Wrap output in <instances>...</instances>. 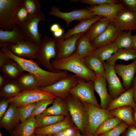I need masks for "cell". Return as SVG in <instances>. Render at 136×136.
<instances>
[{"mask_svg": "<svg viewBox=\"0 0 136 136\" xmlns=\"http://www.w3.org/2000/svg\"><path fill=\"white\" fill-rule=\"evenodd\" d=\"M1 49L11 59L17 62L24 71L34 75L38 82V88L48 87L65 77L67 71H61L53 73L43 69L32 59H27L19 57L14 54L8 49L6 44L0 45Z\"/></svg>", "mask_w": 136, "mask_h": 136, "instance_id": "obj_1", "label": "cell"}, {"mask_svg": "<svg viewBox=\"0 0 136 136\" xmlns=\"http://www.w3.org/2000/svg\"><path fill=\"white\" fill-rule=\"evenodd\" d=\"M53 67L55 70L68 71L86 81H94L99 77L88 69L84 64L83 58L78 55L76 51L71 56L66 58L54 59L51 62Z\"/></svg>", "mask_w": 136, "mask_h": 136, "instance_id": "obj_2", "label": "cell"}, {"mask_svg": "<svg viewBox=\"0 0 136 136\" xmlns=\"http://www.w3.org/2000/svg\"><path fill=\"white\" fill-rule=\"evenodd\" d=\"M65 100L68 108L70 115L75 126L82 134H86L88 116L83 102L71 94Z\"/></svg>", "mask_w": 136, "mask_h": 136, "instance_id": "obj_3", "label": "cell"}, {"mask_svg": "<svg viewBox=\"0 0 136 136\" xmlns=\"http://www.w3.org/2000/svg\"><path fill=\"white\" fill-rule=\"evenodd\" d=\"M23 0H0V26L11 30L17 24V13L23 5Z\"/></svg>", "mask_w": 136, "mask_h": 136, "instance_id": "obj_4", "label": "cell"}, {"mask_svg": "<svg viewBox=\"0 0 136 136\" xmlns=\"http://www.w3.org/2000/svg\"><path fill=\"white\" fill-rule=\"evenodd\" d=\"M46 20L45 15L41 11L35 14L29 15L27 20L23 24L18 25L24 40L35 43L40 47L43 34L39 32L38 24L40 22Z\"/></svg>", "mask_w": 136, "mask_h": 136, "instance_id": "obj_5", "label": "cell"}, {"mask_svg": "<svg viewBox=\"0 0 136 136\" xmlns=\"http://www.w3.org/2000/svg\"><path fill=\"white\" fill-rule=\"evenodd\" d=\"M56 39L45 35L42 39L41 45L37 53L36 59L38 62L47 71L53 73L59 71L52 67L51 62V59L55 58L56 56Z\"/></svg>", "mask_w": 136, "mask_h": 136, "instance_id": "obj_6", "label": "cell"}, {"mask_svg": "<svg viewBox=\"0 0 136 136\" xmlns=\"http://www.w3.org/2000/svg\"><path fill=\"white\" fill-rule=\"evenodd\" d=\"M56 97L52 93L38 88L24 90L16 96L7 100L9 103H12L18 107L36 103L42 100L55 99Z\"/></svg>", "mask_w": 136, "mask_h": 136, "instance_id": "obj_7", "label": "cell"}, {"mask_svg": "<svg viewBox=\"0 0 136 136\" xmlns=\"http://www.w3.org/2000/svg\"><path fill=\"white\" fill-rule=\"evenodd\" d=\"M88 116L86 134H94L100 125L105 120L113 117L109 111L92 104L82 102Z\"/></svg>", "mask_w": 136, "mask_h": 136, "instance_id": "obj_8", "label": "cell"}, {"mask_svg": "<svg viewBox=\"0 0 136 136\" xmlns=\"http://www.w3.org/2000/svg\"><path fill=\"white\" fill-rule=\"evenodd\" d=\"M80 79L75 74H69L66 77L52 85L38 88L65 100L71 95L70 90L77 85Z\"/></svg>", "mask_w": 136, "mask_h": 136, "instance_id": "obj_9", "label": "cell"}, {"mask_svg": "<svg viewBox=\"0 0 136 136\" xmlns=\"http://www.w3.org/2000/svg\"><path fill=\"white\" fill-rule=\"evenodd\" d=\"M94 82L80 78L78 83L69 91L71 94L82 102L100 107L94 94Z\"/></svg>", "mask_w": 136, "mask_h": 136, "instance_id": "obj_10", "label": "cell"}, {"mask_svg": "<svg viewBox=\"0 0 136 136\" xmlns=\"http://www.w3.org/2000/svg\"><path fill=\"white\" fill-rule=\"evenodd\" d=\"M48 14L63 19L66 22L67 26L74 21H81L93 18L96 16L87 8L76 9L70 12H61L58 7L54 6H52Z\"/></svg>", "mask_w": 136, "mask_h": 136, "instance_id": "obj_11", "label": "cell"}, {"mask_svg": "<svg viewBox=\"0 0 136 136\" xmlns=\"http://www.w3.org/2000/svg\"><path fill=\"white\" fill-rule=\"evenodd\" d=\"M84 34L81 33L75 35L66 40L61 37L55 38L56 39V55L54 59H62L72 56L76 50L77 41Z\"/></svg>", "mask_w": 136, "mask_h": 136, "instance_id": "obj_12", "label": "cell"}, {"mask_svg": "<svg viewBox=\"0 0 136 136\" xmlns=\"http://www.w3.org/2000/svg\"><path fill=\"white\" fill-rule=\"evenodd\" d=\"M103 63L105 71V77L108 84L109 94L113 99L118 97L126 90L117 76L114 66L105 62Z\"/></svg>", "mask_w": 136, "mask_h": 136, "instance_id": "obj_13", "label": "cell"}, {"mask_svg": "<svg viewBox=\"0 0 136 136\" xmlns=\"http://www.w3.org/2000/svg\"><path fill=\"white\" fill-rule=\"evenodd\" d=\"M7 47L14 54L27 59H36L40 46L33 42L23 41L16 44L8 43Z\"/></svg>", "mask_w": 136, "mask_h": 136, "instance_id": "obj_14", "label": "cell"}, {"mask_svg": "<svg viewBox=\"0 0 136 136\" xmlns=\"http://www.w3.org/2000/svg\"><path fill=\"white\" fill-rule=\"evenodd\" d=\"M119 33L136 30V13L125 8L119 13L112 21Z\"/></svg>", "mask_w": 136, "mask_h": 136, "instance_id": "obj_15", "label": "cell"}, {"mask_svg": "<svg viewBox=\"0 0 136 136\" xmlns=\"http://www.w3.org/2000/svg\"><path fill=\"white\" fill-rule=\"evenodd\" d=\"M93 14L101 16L113 21L117 15L125 8L120 3L108 4L100 6H91L87 8Z\"/></svg>", "mask_w": 136, "mask_h": 136, "instance_id": "obj_16", "label": "cell"}, {"mask_svg": "<svg viewBox=\"0 0 136 136\" xmlns=\"http://www.w3.org/2000/svg\"><path fill=\"white\" fill-rule=\"evenodd\" d=\"M114 67L116 73L121 77L125 89H129L136 71V59L130 64H117Z\"/></svg>", "mask_w": 136, "mask_h": 136, "instance_id": "obj_17", "label": "cell"}, {"mask_svg": "<svg viewBox=\"0 0 136 136\" xmlns=\"http://www.w3.org/2000/svg\"><path fill=\"white\" fill-rule=\"evenodd\" d=\"M20 121L17 107L13 103H10L8 109L0 121V128H4L11 134Z\"/></svg>", "mask_w": 136, "mask_h": 136, "instance_id": "obj_18", "label": "cell"}, {"mask_svg": "<svg viewBox=\"0 0 136 136\" xmlns=\"http://www.w3.org/2000/svg\"><path fill=\"white\" fill-rule=\"evenodd\" d=\"M75 126L69 115L63 120L51 125L44 127L37 128L34 133L35 134L52 135L58 133L68 128Z\"/></svg>", "mask_w": 136, "mask_h": 136, "instance_id": "obj_19", "label": "cell"}, {"mask_svg": "<svg viewBox=\"0 0 136 136\" xmlns=\"http://www.w3.org/2000/svg\"><path fill=\"white\" fill-rule=\"evenodd\" d=\"M93 82L94 90L100 98V107L102 109L107 110L113 100L108 92L107 80L105 77H99Z\"/></svg>", "mask_w": 136, "mask_h": 136, "instance_id": "obj_20", "label": "cell"}, {"mask_svg": "<svg viewBox=\"0 0 136 136\" xmlns=\"http://www.w3.org/2000/svg\"><path fill=\"white\" fill-rule=\"evenodd\" d=\"M133 87L127 90L117 98L113 99L107 110L110 111L117 108L126 106L131 107L133 109L136 107V103L134 99Z\"/></svg>", "mask_w": 136, "mask_h": 136, "instance_id": "obj_21", "label": "cell"}, {"mask_svg": "<svg viewBox=\"0 0 136 136\" xmlns=\"http://www.w3.org/2000/svg\"><path fill=\"white\" fill-rule=\"evenodd\" d=\"M119 34L112 21L107 28L90 43L92 47L97 48L114 42Z\"/></svg>", "mask_w": 136, "mask_h": 136, "instance_id": "obj_22", "label": "cell"}, {"mask_svg": "<svg viewBox=\"0 0 136 136\" xmlns=\"http://www.w3.org/2000/svg\"><path fill=\"white\" fill-rule=\"evenodd\" d=\"M37 128L35 117L31 116L23 122L18 124L12 131L11 136H31Z\"/></svg>", "mask_w": 136, "mask_h": 136, "instance_id": "obj_23", "label": "cell"}, {"mask_svg": "<svg viewBox=\"0 0 136 136\" xmlns=\"http://www.w3.org/2000/svg\"><path fill=\"white\" fill-rule=\"evenodd\" d=\"M103 18L96 16L93 18L82 20L73 28L69 29L61 37L63 39L66 40L75 35L85 33L95 22Z\"/></svg>", "mask_w": 136, "mask_h": 136, "instance_id": "obj_24", "label": "cell"}, {"mask_svg": "<svg viewBox=\"0 0 136 136\" xmlns=\"http://www.w3.org/2000/svg\"><path fill=\"white\" fill-rule=\"evenodd\" d=\"M23 90L16 80L7 78L0 87V98L1 99H7L16 96Z\"/></svg>", "mask_w": 136, "mask_h": 136, "instance_id": "obj_25", "label": "cell"}, {"mask_svg": "<svg viewBox=\"0 0 136 136\" xmlns=\"http://www.w3.org/2000/svg\"><path fill=\"white\" fill-rule=\"evenodd\" d=\"M21 31L17 24L11 30H0V44L6 43L16 44L24 41Z\"/></svg>", "mask_w": 136, "mask_h": 136, "instance_id": "obj_26", "label": "cell"}, {"mask_svg": "<svg viewBox=\"0 0 136 136\" xmlns=\"http://www.w3.org/2000/svg\"><path fill=\"white\" fill-rule=\"evenodd\" d=\"M50 107L42 113L45 115L63 116L65 117L70 114L68 108L64 99L58 97L55 98Z\"/></svg>", "mask_w": 136, "mask_h": 136, "instance_id": "obj_27", "label": "cell"}, {"mask_svg": "<svg viewBox=\"0 0 136 136\" xmlns=\"http://www.w3.org/2000/svg\"><path fill=\"white\" fill-rule=\"evenodd\" d=\"M0 69L1 74L5 78L15 80L24 72L17 62L11 59Z\"/></svg>", "mask_w": 136, "mask_h": 136, "instance_id": "obj_28", "label": "cell"}, {"mask_svg": "<svg viewBox=\"0 0 136 136\" xmlns=\"http://www.w3.org/2000/svg\"><path fill=\"white\" fill-rule=\"evenodd\" d=\"M112 22L110 20L103 18L95 22L84 33L90 42L103 32Z\"/></svg>", "mask_w": 136, "mask_h": 136, "instance_id": "obj_29", "label": "cell"}, {"mask_svg": "<svg viewBox=\"0 0 136 136\" xmlns=\"http://www.w3.org/2000/svg\"><path fill=\"white\" fill-rule=\"evenodd\" d=\"M133 109L130 106L119 107L110 111L111 115L125 122L129 126L135 125L133 115Z\"/></svg>", "mask_w": 136, "mask_h": 136, "instance_id": "obj_30", "label": "cell"}, {"mask_svg": "<svg viewBox=\"0 0 136 136\" xmlns=\"http://www.w3.org/2000/svg\"><path fill=\"white\" fill-rule=\"evenodd\" d=\"M86 66L100 77H105V71L103 62L94 54L83 58Z\"/></svg>", "mask_w": 136, "mask_h": 136, "instance_id": "obj_31", "label": "cell"}, {"mask_svg": "<svg viewBox=\"0 0 136 136\" xmlns=\"http://www.w3.org/2000/svg\"><path fill=\"white\" fill-rule=\"evenodd\" d=\"M136 59V50L130 49H120L112 55L106 62L109 64L114 66L116 61L118 60L126 61Z\"/></svg>", "mask_w": 136, "mask_h": 136, "instance_id": "obj_32", "label": "cell"}, {"mask_svg": "<svg viewBox=\"0 0 136 136\" xmlns=\"http://www.w3.org/2000/svg\"><path fill=\"white\" fill-rule=\"evenodd\" d=\"M96 49L92 46L90 42L84 34L77 41L76 51L79 55L82 58L94 54Z\"/></svg>", "mask_w": 136, "mask_h": 136, "instance_id": "obj_33", "label": "cell"}, {"mask_svg": "<svg viewBox=\"0 0 136 136\" xmlns=\"http://www.w3.org/2000/svg\"><path fill=\"white\" fill-rule=\"evenodd\" d=\"M16 80L24 90L38 88V82L37 79L33 75L28 73L24 72Z\"/></svg>", "mask_w": 136, "mask_h": 136, "instance_id": "obj_34", "label": "cell"}, {"mask_svg": "<svg viewBox=\"0 0 136 136\" xmlns=\"http://www.w3.org/2000/svg\"><path fill=\"white\" fill-rule=\"evenodd\" d=\"M118 49L114 42L96 48L94 54L103 63L109 59Z\"/></svg>", "mask_w": 136, "mask_h": 136, "instance_id": "obj_35", "label": "cell"}, {"mask_svg": "<svg viewBox=\"0 0 136 136\" xmlns=\"http://www.w3.org/2000/svg\"><path fill=\"white\" fill-rule=\"evenodd\" d=\"M114 42L118 49L132 48V35L131 31H123L120 33Z\"/></svg>", "mask_w": 136, "mask_h": 136, "instance_id": "obj_36", "label": "cell"}, {"mask_svg": "<svg viewBox=\"0 0 136 136\" xmlns=\"http://www.w3.org/2000/svg\"><path fill=\"white\" fill-rule=\"evenodd\" d=\"M65 117L63 116L47 115L42 114H40L35 117L37 128L51 125L63 120Z\"/></svg>", "mask_w": 136, "mask_h": 136, "instance_id": "obj_37", "label": "cell"}, {"mask_svg": "<svg viewBox=\"0 0 136 136\" xmlns=\"http://www.w3.org/2000/svg\"><path fill=\"white\" fill-rule=\"evenodd\" d=\"M123 121L115 117L108 118L98 127L94 134L98 135L107 132L114 128Z\"/></svg>", "mask_w": 136, "mask_h": 136, "instance_id": "obj_38", "label": "cell"}, {"mask_svg": "<svg viewBox=\"0 0 136 136\" xmlns=\"http://www.w3.org/2000/svg\"><path fill=\"white\" fill-rule=\"evenodd\" d=\"M36 103L17 107L18 114L21 123L23 122L31 116L35 107Z\"/></svg>", "mask_w": 136, "mask_h": 136, "instance_id": "obj_39", "label": "cell"}, {"mask_svg": "<svg viewBox=\"0 0 136 136\" xmlns=\"http://www.w3.org/2000/svg\"><path fill=\"white\" fill-rule=\"evenodd\" d=\"M23 3L29 15L35 14L41 11L42 7L38 0H23Z\"/></svg>", "mask_w": 136, "mask_h": 136, "instance_id": "obj_40", "label": "cell"}, {"mask_svg": "<svg viewBox=\"0 0 136 136\" xmlns=\"http://www.w3.org/2000/svg\"><path fill=\"white\" fill-rule=\"evenodd\" d=\"M54 99H43L37 102L31 116L35 117L37 116L42 114L47 108V106L52 103Z\"/></svg>", "mask_w": 136, "mask_h": 136, "instance_id": "obj_41", "label": "cell"}, {"mask_svg": "<svg viewBox=\"0 0 136 136\" xmlns=\"http://www.w3.org/2000/svg\"><path fill=\"white\" fill-rule=\"evenodd\" d=\"M127 124L123 121L109 131L98 135L99 136H120L123 133L129 126Z\"/></svg>", "mask_w": 136, "mask_h": 136, "instance_id": "obj_42", "label": "cell"}, {"mask_svg": "<svg viewBox=\"0 0 136 136\" xmlns=\"http://www.w3.org/2000/svg\"><path fill=\"white\" fill-rule=\"evenodd\" d=\"M29 14L24 6L18 11L16 15L17 25H19L23 24L27 20Z\"/></svg>", "mask_w": 136, "mask_h": 136, "instance_id": "obj_43", "label": "cell"}, {"mask_svg": "<svg viewBox=\"0 0 136 136\" xmlns=\"http://www.w3.org/2000/svg\"><path fill=\"white\" fill-rule=\"evenodd\" d=\"M82 3L91 5L100 6L108 4H116L120 3L119 1L116 0H81Z\"/></svg>", "mask_w": 136, "mask_h": 136, "instance_id": "obj_44", "label": "cell"}, {"mask_svg": "<svg viewBox=\"0 0 136 136\" xmlns=\"http://www.w3.org/2000/svg\"><path fill=\"white\" fill-rule=\"evenodd\" d=\"M78 130V128L75 126L65 128L52 135L53 136H76Z\"/></svg>", "mask_w": 136, "mask_h": 136, "instance_id": "obj_45", "label": "cell"}, {"mask_svg": "<svg viewBox=\"0 0 136 136\" xmlns=\"http://www.w3.org/2000/svg\"><path fill=\"white\" fill-rule=\"evenodd\" d=\"M119 1L125 8L136 13V0H120Z\"/></svg>", "mask_w": 136, "mask_h": 136, "instance_id": "obj_46", "label": "cell"}, {"mask_svg": "<svg viewBox=\"0 0 136 136\" xmlns=\"http://www.w3.org/2000/svg\"><path fill=\"white\" fill-rule=\"evenodd\" d=\"M9 103L7 99H2L0 102V119L1 120L7 110Z\"/></svg>", "mask_w": 136, "mask_h": 136, "instance_id": "obj_47", "label": "cell"}, {"mask_svg": "<svg viewBox=\"0 0 136 136\" xmlns=\"http://www.w3.org/2000/svg\"><path fill=\"white\" fill-rule=\"evenodd\" d=\"M122 136H136V127L134 126H129Z\"/></svg>", "mask_w": 136, "mask_h": 136, "instance_id": "obj_48", "label": "cell"}, {"mask_svg": "<svg viewBox=\"0 0 136 136\" xmlns=\"http://www.w3.org/2000/svg\"><path fill=\"white\" fill-rule=\"evenodd\" d=\"M11 58L1 49L0 50V67L9 60Z\"/></svg>", "mask_w": 136, "mask_h": 136, "instance_id": "obj_49", "label": "cell"}, {"mask_svg": "<svg viewBox=\"0 0 136 136\" xmlns=\"http://www.w3.org/2000/svg\"><path fill=\"white\" fill-rule=\"evenodd\" d=\"M63 29L60 27L53 33V35L55 38H60L63 35Z\"/></svg>", "mask_w": 136, "mask_h": 136, "instance_id": "obj_50", "label": "cell"}, {"mask_svg": "<svg viewBox=\"0 0 136 136\" xmlns=\"http://www.w3.org/2000/svg\"><path fill=\"white\" fill-rule=\"evenodd\" d=\"M59 25L58 23H54L51 25L50 27V30L53 33L60 28Z\"/></svg>", "mask_w": 136, "mask_h": 136, "instance_id": "obj_51", "label": "cell"}, {"mask_svg": "<svg viewBox=\"0 0 136 136\" xmlns=\"http://www.w3.org/2000/svg\"><path fill=\"white\" fill-rule=\"evenodd\" d=\"M132 48L136 50V34L132 36Z\"/></svg>", "mask_w": 136, "mask_h": 136, "instance_id": "obj_52", "label": "cell"}, {"mask_svg": "<svg viewBox=\"0 0 136 136\" xmlns=\"http://www.w3.org/2000/svg\"><path fill=\"white\" fill-rule=\"evenodd\" d=\"M6 78L3 76L1 74H0V87L6 81L5 79Z\"/></svg>", "mask_w": 136, "mask_h": 136, "instance_id": "obj_53", "label": "cell"}, {"mask_svg": "<svg viewBox=\"0 0 136 136\" xmlns=\"http://www.w3.org/2000/svg\"><path fill=\"white\" fill-rule=\"evenodd\" d=\"M134 99L135 102L136 103V78L134 79Z\"/></svg>", "mask_w": 136, "mask_h": 136, "instance_id": "obj_54", "label": "cell"}, {"mask_svg": "<svg viewBox=\"0 0 136 136\" xmlns=\"http://www.w3.org/2000/svg\"><path fill=\"white\" fill-rule=\"evenodd\" d=\"M133 115L135 123L134 126L136 127V107L133 110Z\"/></svg>", "mask_w": 136, "mask_h": 136, "instance_id": "obj_55", "label": "cell"}, {"mask_svg": "<svg viewBox=\"0 0 136 136\" xmlns=\"http://www.w3.org/2000/svg\"><path fill=\"white\" fill-rule=\"evenodd\" d=\"M82 136H99V135H96L94 134H82Z\"/></svg>", "mask_w": 136, "mask_h": 136, "instance_id": "obj_56", "label": "cell"}, {"mask_svg": "<svg viewBox=\"0 0 136 136\" xmlns=\"http://www.w3.org/2000/svg\"><path fill=\"white\" fill-rule=\"evenodd\" d=\"M80 132V131L78 129L77 131L76 136H82V135L81 134Z\"/></svg>", "mask_w": 136, "mask_h": 136, "instance_id": "obj_57", "label": "cell"}, {"mask_svg": "<svg viewBox=\"0 0 136 136\" xmlns=\"http://www.w3.org/2000/svg\"><path fill=\"white\" fill-rule=\"evenodd\" d=\"M36 136H47L46 135L41 134H35Z\"/></svg>", "mask_w": 136, "mask_h": 136, "instance_id": "obj_58", "label": "cell"}, {"mask_svg": "<svg viewBox=\"0 0 136 136\" xmlns=\"http://www.w3.org/2000/svg\"><path fill=\"white\" fill-rule=\"evenodd\" d=\"M31 136H36L35 134L34 133L32 134Z\"/></svg>", "mask_w": 136, "mask_h": 136, "instance_id": "obj_59", "label": "cell"}, {"mask_svg": "<svg viewBox=\"0 0 136 136\" xmlns=\"http://www.w3.org/2000/svg\"><path fill=\"white\" fill-rule=\"evenodd\" d=\"M0 136H2V134L1 132L0 133Z\"/></svg>", "mask_w": 136, "mask_h": 136, "instance_id": "obj_60", "label": "cell"}, {"mask_svg": "<svg viewBox=\"0 0 136 136\" xmlns=\"http://www.w3.org/2000/svg\"><path fill=\"white\" fill-rule=\"evenodd\" d=\"M47 136H53L52 135H47Z\"/></svg>", "mask_w": 136, "mask_h": 136, "instance_id": "obj_61", "label": "cell"}, {"mask_svg": "<svg viewBox=\"0 0 136 136\" xmlns=\"http://www.w3.org/2000/svg\"></svg>", "mask_w": 136, "mask_h": 136, "instance_id": "obj_62", "label": "cell"}]
</instances>
